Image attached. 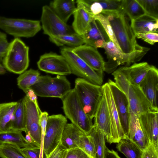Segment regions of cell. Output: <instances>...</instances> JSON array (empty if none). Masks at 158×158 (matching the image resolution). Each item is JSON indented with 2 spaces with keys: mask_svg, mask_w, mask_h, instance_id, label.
Here are the masks:
<instances>
[{
  "mask_svg": "<svg viewBox=\"0 0 158 158\" xmlns=\"http://www.w3.org/2000/svg\"><path fill=\"white\" fill-rule=\"evenodd\" d=\"M141 158H158V149L149 143L143 150Z\"/></svg>",
  "mask_w": 158,
  "mask_h": 158,
  "instance_id": "ee69618b",
  "label": "cell"
},
{
  "mask_svg": "<svg viewBox=\"0 0 158 158\" xmlns=\"http://www.w3.org/2000/svg\"><path fill=\"white\" fill-rule=\"evenodd\" d=\"M60 53L66 59L71 73L95 85H101L103 75L93 69L73 51V48L62 47Z\"/></svg>",
  "mask_w": 158,
  "mask_h": 158,
  "instance_id": "52a82bcc",
  "label": "cell"
},
{
  "mask_svg": "<svg viewBox=\"0 0 158 158\" xmlns=\"http://www.w3.org/2000/svg\"><path fill=\"white\" fill-rule=\"evenodd\" d=\"M6 73V70L3 66L0 64V75L4 74Z\"/></svg>",
  "mask_w": 158,
  "mask_h": 158,
  "instance_id": "f907efd6",
  "label": "cell"
},
{
  "mask_svg": "<svg viewBox=\"0 0 158 158\" xmlns=\"http://www.w3.org/2000/svg\"><path fill=\"white\" fill-rule=\"evenodd\" d=\"M18 146L9 144L0 145L1 158H26Z\"/></svg>",
  "mask_w": 158,
  "mask_h": 158,
  "instance_id": "d590c367",
  "label": "cell"
},
{
  "mask_svg": "<svg viewBox=\"0 0 158 158\" xmlns=\"http://www.w3.org/2000/svg\"><path fill=\"white\" fill-rule=\"evenodd\" d=\"M66 117L82 132L88 135L92 129V119L85 112L74 89L61 99Z\"/></svg>",
  "mask_w": 158,
  "mask_h": 158,
  "instance_id": "3957f363",
  "label": "cell"
},
{
  "mask_svg": "<svg viewBox=\"0 0 158 158\" xmlns=\"http://www.w3.org/2000/svg\"><path fill=\"white\" fill-rule=\"evenodd\" d=\"M29 48L19 38H15L9 43L2 59L6 70L20 74L26 70L29 63Z\"/></svg>",
  "mask_w": 158,
  "mask_h": 158,
  "instance_id": "7a4b0ae2",
  "label": "cell"
},
{
  "mask_svg": "<svg viewBox=\"0 0 158 158\" xmlns=\"http://www.w3.org/2000/svg\"><path fill=\"white\" fill-rule=\"evenodd\" d=\"M40 76L39 71L31 69L20 74L17 77V85L26 94L31 87L38 81Z\"/></svg>",
  "mask_w": 158,
  "mask_h": 158,
  "instance_id": "f1b7e54d",
  "label": "cell"
},
{
  "mask_svg": "<svg viewBox=\"0 0 158 158\" xmlns=\"http://www.w3.org/2000/svg\"><path fill=\"white\" fill-rule=\"evenodd\" d=\"M49 6L66 23L76 8L74 0H55L50 2Z\"/></svg>",
  "mask_w": 158,
  "mask_h": 158,
  "instance_id": "484cf974",
  "label": "cell"
},
{
  "mask_svg": "<svg viewBox=\"0 0 158 158\" xmlns=\"http://www.w3.org/2000/svg\"><path fill=\"white\" fill-rule=\"evenodd\" d=\"M67 118L62 114L48 116L44 138V153L47 156L60 144Z\"/></svg>",
  "mask_w": 158,
  "mask_h": 158,
  "instance_id": "ba28073f",
  "label": "cell"
},
{
  "mask_svg": "<svg viewBox=\"0 0 158 158\" xmlns=\"http://www.w3.org/2000/svg\"><path fill=\"white\" fill-rule=\"evenodd\" d=\"M128 138L143 151L149 142L140 127L138 116L129 109L128 123Z\"/></svg>",
  "mask_w": 158,
  "mask_h": 158,
  "instance_id": "7402d4cb",
  "label": "cell"
},
{
  "mask_svg": "<svg viewBox=\"0 0 158 158\" xmlns=\"http://www.w3.org/2000/svg\"><path fill=\"white\" fill-rule=\"evenodd\" d=\"M116 148L127 158H141L143 151L128 139H121Z\"/></svg>",
  "mask_w": 158,
  "mask_h": 158,
  "instance_id": "4dcf8cb0",
  "label": "cell"
},
{
  "mask_svg": "<svg viewBox=\"0 0 158 158\" xmlns=\"http://www.w3.org/2000/svg\"><path fill=\"white\" fill-rule=\"evenodd\" d=\"M85 44L96 48H102L110 40L100 22L94 18L81 35Z\"/></svg>",
  "mask_w": 158,
  "mask_h": 158,
  "instance_id": "e0dca14e",
  "label": "cell"
},
{
  "mask_svg": "<svg viewBox=\"0 0 158 158\" xmlns=\"http://www.w3.org/2000/svg\"><path fill=\"white\" fill-rule=\"evenodd\" d=\"M112 73L115 81L114 83L127 96L131 84L125 72L124 67L119 68Z\"/></svg>",
  "mask_w": 158,
  "mask_h": 158,
  "instance_id": "e575fe53",
  "label": "cell"
},
{
  "mask_svg": "<svg viewBox=\"0 0 158 158\" xmlns=\"http://www.w3.org/2000/svg\"><path fill=\"white\" fill-rule=\"evenodd\" d=\"M108 83L114 99L122 127L125 134L128 138L129 107L127 97L113 81L109 79Z\"/></svg>",
  "mask_w": 158,
  "mask_h": 158,
  "instance_id": "5bb4252c",
  "label": "cell"
},
{
  "mask_svg": "<svg viewBox=\"0 0 158 158\" xmlns=\"http://www.w3.org/2000/svg\"><path fill=\"white\" fill-rule=\"evenodd\" d=\"M48 117V113L46 111L41 112L40 114V125L41 128V140L40 158H43V144L44 136Z\"/></svg>",
  "mask_w": 158,
  "mask_h": 158,
  "instance_id": "60d3db41",
  "label": "cell"
},
{
  "mask_svg": "<svg viewBox=\"0 0 158 158\" xmlns=\"http://www.w3.org/2000/svg\"><path fill=\"white\" fill-rule=\"evenodd\" d=\"M94 118L93 125L104 133L107 142L109 143L111 133L110 122L107 104L103 93Z\"/></svg>",
  "mask_w": 158,
  "mask_h": 158,
  "instance_id": "ffe728a7",
  "label": "cell"
},
{
  "mask_svg": "<svg viewBox=\"0 0 158 158\" xmlns=\"http://www.w3.org/2000/svg\"><path fill=\"white\" fill-rule=\"evenodd\" d=\"M37 65L40 70L47 73L63 76L71 73L65 58L54 52H51L41 55Z\"/></svg>",
  "mask_w": 158,
  "mask_h": 158,
  "instance_id": "4fadbf2b",
  "label": "cell"
},
{
  "mask_svg": "<svg viewBox=\"0 0 158 158\" xmlns=\"http://www.w3.org/2000/svg\"><path fill=\"white\" fill-rule=\"evenodd\" d=\"M127 97L130 110L136 115L149 111H158L153 108L139 85L131 84Z\"/></svg>",
  "mask_w": 158,
  "mask_h": 158,
  "instance_id": "9a60e30c",
  "label": "cell"
},
{
  "mask_svg": "<svg viewBox=\"0 0 158 158\" xmlns=\"http://www.w3.org/2000/svg\"><path fill=\"white\" fill-rule=\"evenodd\" d=\"M9 44L6 34L0 31V61H2Z\"/></svg>",
  "mask_w": 158,
  "mask_h": 158,
  "instance_id": "7dc6e473",
  "label": "cell"
},
{
  "mask_svg": "<svg viewBox=\"0 0 158 158\" xmlns=\"http://www.w3.org/2000/svg\"><path fill=\"white\" fill-rule=\"evenodd\" d=\"M41 22L44 33L49 37L75 32L72 28L62 21L48 5L42 7Z\"/></svg>",
  "mask_w": 158,
  "mask_h": 158,
  "instance_id": "30bf717a",
  "label": "cell"
},
{
  "mask_svg": "<svg viewBox=\"0 0 158 158\" xmlns=\"http://www.w3.org/2000/svg\"><path fill=\"white\" fill-rule=\"evenodd\" d=\"M131 22V26L135 35L140 33L158 32V19L146 14Z\"/></svg>",
  "mask_w": 158,
  "mask_h": 158,
  "instance_id": "603a6c76",
  "label": "cell"
},
{
  "mask_svg": "<svg viewBox=\"0 0 158 158\" xmlns=\"http://www.w3.org/2000/svg\"><path fill=\"white\" fill-rule=\"evenodd\" d=\"M136 38L140 39L151 45L158 41V32H148L136 35Z\"/></svg>",
  "mask_w": 158,
  "mask_h": 158,
  "instance_id": "7bdbcfd3",
  "label": "cell"
},
{
  "mask_svg": "<svg viewBox=\"0 0 158 158\" xmlns=\"http://www.w3.org/2000/svg\"><path fill=\"white\" fill-rule=\"evenodd\" d=\"M31 88L36 96L63 99L71 90V84L65 76L52 77L40 76L38 81Z\"/></svg>",
  "mask_w": 158,
  "mask_h": 158,
  "instance_id": "5b68a950",
  "label": "cell"
},
{
  "mask_svg": "<svg viewBox=\"0 0 158 158\" xmlns=\"http://www.w3.org/2000/svg\"><path fill=\"white\" fill-rule=\"evenodd\" d=\"M41 28L39 20L0 17V28L15 38L33 37Z\"/></svg>",
  "mask_w": 158,
  "mask_h": 158,
  "instance_id": "8992f818",
  "label": "cell"
},
{
  "mask_svg": "<svg viewBox=\"0 0 158 158\" xmlns=\"http://www.w3.org/2000/svg\"><path fill=\"white\" fill-rule=\"evenodd\" d=\"M49 39L50 41L58 46L66 45L75 48L85 44L82 36L75 32L71 34L49 37Z\"/></svg>",
  "mask_w": 158,
  "mask_h": 158,
  "instance_id": "f546056e",
  "label": "cell"
},
{
  "mask_svg": "<svg viewBox=\"0 0 158 158\" xmlns=\"http://www.w3.org/2000/svg\"><path fill=\"white\" fill-rule=\"evenodd\" d=\"M20 150L26 158H40V148L32 146L21 148Z\"/></svg>",
  "mask_w": 158,
  "mask_h": 158,
  "instance_id": "b9f144b4",
  "label": "cell"
},
{
  "mask_svg": "<svg viewBox=\"0 0 158 158\" xmlns=\"http://www.w3.org/2000/svg\"><path fill=\"white\" fill-rule=\"evenodd\" d=\"M151 66L147 62L134 63L129 67H124V69L131 84L139 86L146 77Z\"/></svg>",
  "mask_w": 158,
  "mask_h": 158,
  "instance_id": "cb8c5ba5",
  "label": "cell"
},
{
  "mask_svg": "<svg viewBox=\"0 0 158 158\" xmlns=\"http://www.w3.org/2000/svg\"><path fill=\"white\" fill-rule=\"evenodd\" d=\"M26 96L32 101L35 103H38L37 96L31 88H30L28 90L27 93L26 94Z\"/></svg>",
  "mask_w": 158,
  "mask_h": 158,
  "instance_id": "681fc988",
  "label": "cell"
},
{
  "mask_svg": "<svg viewBox=\"0 0 158 158\" xmlns=\"http://www.w3.org/2000/svg\"><path fill=\"white\" fill-rule=\"evenodd\" d=\"M145 14L158 19V0H136Z\"/></svg>",
  "mask_w": 158,
  "mask_h": 158,
  "instance_id": "74e56055",
  "label": "cell"
},
{
  "mask_svg": "<svg viewBox=\"0 0 158 158\" xmlns=\"http://www.w3.org/2000/svg\"><path fill=\"white\" fill-rule=\"evenodd\" d=\"M78 148L81 149L91 158H96L94 142L92 138L89 135L84 133L81 136Z\"/></svg>",
  "mask_w": 158,
  "mask_h": 158,
  "instance_id": "8d00e7d4",
  "label": "cell"
},
{
  "mask_svg": "<svg viewBox=\"0 0 158 158\" xmlns=\"http://www.w3.org/2000/svg\"><path fill=\"white\" fill-rule=\"evenodd\" d=\"M76 3L77 6L73 14L74 20L72 28L75 32L82 35L94 18V16L80 0H77Z\"/></svg>",
  "mask_w": 158,
  "mask_h": 158,
  "instance_id": "44dd1931",
  "label": "cell"
},
{
  "mask_svg": "<svg viewBox=\"0 0 158 158\" xmlns=\"http://www.w3.org/2000/svg\"><path fill=\"white\" fill-rule=\"evenodd\" d=\"M102 89L107 104L110 119L111 133L109 143H118L122 139L128 138L125 134L122 127L114 99L108 82L102 85Z\"/></svg>",
  "mask_w": 158,
  "mask_h": 158,
  "instance_id": "7c38bea8",
  "label": "cell"
},
{
  "mask_svg": "<svg viewBox=\"0 0 158 158\" xmlns=\"http://www.w3.org/2000/svg\"><path fill=\"white\" fill-rule=\"evenodd\" d=\"M22 132L12 130L0 131V145L9 144L16 145L21 148L33 146L26 140Z\"/></svg>",
  "mask_w": 158,
  "mask_h": 158,
  "instance_id": "83f0119b",
  "label": "cell"
},
{
  "mask_svg": "<svg viewBox=\"0 0 158 158\" xmlns=\"http://www.w3.org/2000/svg\"><path fill=\"white\" fill-rule=\"evenodd\" d=\"M66 158H91L83 151L78 148L67 150Z\"/></svg>",
  "mask_w": 158,
  "mask_h": 158,
  "instance_id": "f6af8a7d",
  "label": "cell"
},
{
  "mask_svg": "<svg viewBox=\"0 0 158 158\" xmlns=\"http://www.w3.org/2000/svg\"><path fill=\"white\" fill-rule=\"evenodd\" d=\"M94 18L100 22L110 40L114 44L116 47L121 51L112 28L107 16L100 14L94 16Z\"/></svg>",
  "mask_w": 158,
  "mask_h": 158,
  "instance_id": "f35d334b",
  "label": "cell"
},
{
  "mask_svg": "<svg viewBox=\"0 0 158 158\" xmlns=\"http://www.w3.org/2000/svg\"><path fill=\"white\" fill-rule=\"evenodd\" d=\"M17 104V102L0 103V131H7Z\"/></svg>",
  "mask_w": 158,
  "mask_h": 158,
  "instance_id": "d6a6232c",
  "label": "cell"
},
{
  "mask_svg": "<svg viewBox=\"0 0 158 158\" xmlns=\"http://www.w3.org/2000/svg\"><path fill=\"white\" fill-rule=\"evenodd\" d=\"M158 111H151L138 116L142 129L149 142L158 149Z\"/></svg>",
  "mask_w": 158,
  "mask_h": 158,
  "instance_id": "d6986e66",
  "label": "cell"
},
{
  "mask_svg": "<svg viewBox=\"0 0 158 158\" xmlns=\"http://www.w3.org/2000/svg\"><path fill=\"white\" fill-rule=\"evenodd\" d=\"M92 139L95 147L96 158H105L106 147L104 133L93 125L88 134Z\"/></svg>",
  "mask_w": 158,
  "mask_h": 158,
  "instance_id": "1f68e13d",
  "label": "cell"
},
{
  "mask_svg": "<svg viewBox=\"0 0 158 158\" xmlns=\"http://www.w3.org/2000/svg\"><path fill=\"white\" fill-rule=\"evenodd\" d=\"M73 51L93 69L103 75L105 62L97 48L85 44L73 48Z\"/></svg>",
  "mask_w": 158,
  "mask_h": 158,
  "instance_id": "2e32d148",
  "label": "cell"
},
{
  "mask_svg": "<svg viewBox=\"0 0 158 158\" xmlns=\"http://www.w3.org/2000/svg\"><path fill=\"white\" fill-rule=\"evenodd\" d=\"M67 150L64 148L61 143L47 156L46 158H66Z\"/></svg>",
  "mask_w": 158,
  "mask_h": 158,
  "instance_id": "bcb514c9",
  "label": "cell"
},
{
  "mask_svg": "<svg viewBox=\"0 0 158 158\" xmlns=\"http://www.w3.org/2000/svg\"><path fill=\"white\" fill-rule=\"evenodd\" d=\"M139 86L153 108L158 111V70L155 66L151 67Z\"/></svg>",
  "mask_w": 158,
  "mask_h": 158,
  "instance_id": "ac0fdd59",
  "label": "cell"
},
{
  "mask_svg": "<svg viewBox=\"0 0 158 158\" xmlns=\"http://www.w3.org/2000/svg\"><path fill=\"white\" fill-rule=\"evenodd\" d=\"M26 131L25 115L23 98L17 102V104L7 130Z\"/></svg>",
  "mask_w": 158,
  "mask_h": 158,
  "instance_id": "4316f807",
  "label": "cell"
},
{
  "mask_svg": "<svg viewBox=\"0 0 158 158\" xmlns=\"http://www.w3.org/2000/svg\"><path fill=\"white\" fill-rule=\"evenodd\" d=\"M105 158H121L117 152L113 150H110L106 147Z\"/></svg>",
  "mask_w": 158,
  "mask_h": 158,
  "instance_id": "c3c4849f",
  "label": "cell"
},
{
  "mask_svg": "<svg viewBox=\"0 0 158 158\" xmlns=\"http://www.w3.org/2000/svg\"><path fill=\"white\" fill-rule=\"evenodd\" d=\"M74 88L85 113L93 119L102 98V85L94 84L82 78L76 79Z\"/></svg>",
  "mask_w": 158,
  "mask_h": 158,
  "instance_id": "277c9868",
  "label": "cell"
},
{
  "mask_svg": "<svg viewBox=\"0 0 158 158\" xmlns=\"http://www.w3.org/2000/svg\"><path fill=\"white\" fill-rule=\"evenodd\" d=\"M83 133L72 123H67L62 133L60 143L67 150L78 148L80 137Z\"/></svg>",
  "mask_w": 158,
  "mask_h": 158,
  "instance_id": "d4e9b609",
  "label": "cell"
},
{
  "mask_svg": "<svg viewBox=\"0 0 158 158\" xmlns=\"http://www.w3.org/2000/svg\"><path fill=\"white\" fill-rule=\"evenodd\" d=\"M122 10L123 12L128 16L131 21L146 14L136 0H123Z\"/></svg>",
  "mask_w": 158,
  "mask_h": 158,
  "instance_id": "836d02e7",
  "label": "cell"
},
{
  "mask_svg": "<svg viewBox=\"0 0 158 158\" xmlns=\"http://www.w3.org/2000/svg\"><path fill=\"white\" fill-rule=\"evenodd\" d=\"M24 103L26 133L29 132L37 147L40 148L41 128L40 114L42 112L38 103L31 101L26 95L23 98Z\"/></svg>",
  "mask_w": 158,
  "mask_h": 158,
  "instance_id": "8fae6325",
  "label": "cell"
},
{
  "mask_svg": "<svg viewBox=\"0 0 158 158\" xmlns=\"http://www.w3.org/2000/svg\"><path fill=\"white\" fill-rule=\"evenodd\" d=\"M105 51L108 60L105 63L104 71L113 73L120 65L126 63L127 65L139 61L148 52H135L129 54L122 53L110 40L102 47Z\"/></svg>",
  "mask_w": 158,
  "mask_h": 158,
  "instance_id": "9c48e42d",
  "label": "cell"
},
{
  "mask_svg": "<svg viewBox=\"0 0 158 158\" xmlns=\"http://www.w3.org/2000/svg\"><path fill=\"white\" fill-rule=\"evenodd\" d=\"M101 14L107 16L122 53L129 54L150 50L138 44L131 24L123 12L102 11Z\"/></svg>",
  "mask_w": 158,
  "mask_h": 158,
  "instance_id": "6da1fadb",
  "label": "cell"
},
{
  "mask_svg": "<svg viewBox=\"0 0 158 158\" xmlns=\"http://www.w3.org/2000/svg\"><path fill=\"white\" fill-rule=\"evenodd\" d=\"M98 0L102 7V11L123 12V0Z\"/></svg>",
  "mask_w": 158,
  "mask_h": 158,
  "instance_id": "ab89813d",
  "label": "cell"
}]
</instances>
